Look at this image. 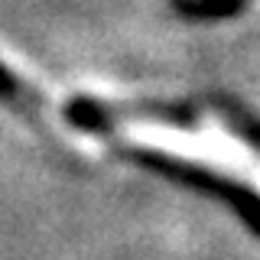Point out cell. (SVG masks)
I'll return each instance as SVG.
<instances>
[{
  "label": "cell",
  "instance_id": "cell-1",
  "mask_svg": "<svg viewBox=\"0 0 260 260\" xmlns=\"http://www.w3.org/2000/svg\"><path fill=\"white\" fill-rule=\"evenodd\" d=\"M72 124L104 134L111 140L134 146L143 153L185 159L205 166L218 176L247 185L260 195V130L238 127L228 120L205 114V117L182 124L169 120L156 111H130V108H108L91 101H72L65 108Z\"/></svg>",
  "mask_w": 260,
  "mask_h": 260
}]
</instances>
